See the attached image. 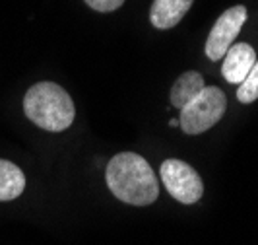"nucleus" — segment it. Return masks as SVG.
Masks as SVG:
<instances>
[{
  "label": "nucleus",
  "instance_id": "nucleus-3",
  "mask_svg": "<svg viewBox=\"0 0 258 245\" xmlns=\"http://www.w3.org/2000/svg\"><path fill=\"white\" fill-rule=\"evenodd\" d=\"M227 109L225 93L216 86H204V90L194 95L181 109L179 125L186 134H202L212 129Z\"/></svg>",
  "mask_w": 258,
  "mask_h": 245
},
{
  "label": "nucleus",
  "instance_id": "nucleus-2",
  "mask_svg": "<svg viewBox=\"0 0 258 245\" xmlns=\"http://www.w3.org/2000/svg\"><path fill=\"white\" fill-rule=\"evenodd\" d=\"M24 111L31 123L49 132L66 130L76 117L72 97L54 82L33 84L24 97Z\"/></svg>",
  "mask_w": 258,
  "mask_h": 245
},
{
  "label": "nucleus",
  "instance_id": "nucleus-8",
  "mask_svg": "<svg viewBox=\"0 0 258 245\" xmlns=\"http://www.w3.org/2000/svg\"><path fill=\"white\" fill-rule=\"evenodd\" d=\"M204 90V78L200 72L188 70L177 78V82L171 88V104L177 109H182L184 105Z\"/></svg>",
  "mask_w": 258,
  "mask_h": 245
},
{
  "label": "nucleus",
  "instance_id": "nucleus-5",
  "mask_svg": "<svg viewBox=\"0 0 258 245\" xmlns=\"http://www.w3.org/2000/svg\"><path fill=\"white\" fill-rule=\"evenodd\" d=\"M246 22V8L243 4H237L221 14L218 22L214 24L206 41V55L210 61H220L227 49L233 45L235 37L239 35L241 27Z\"/></svg>",
  "mask_w": 258,
  "mask_h": 245
},
{
  "label": "nucleus",
  "instance_id": "nucleus-9",
  "mask_svg": "<svg viewBox=\"0 0 258 245\" xmlns=\"http://www.w3.org/2000/svg\"><path fill=\"white\" fill-rule=\"evenodd\" d=\"M26 189V175L16 164L0 160V203L14 201Z\"/></svg>",
  "mask_w": 258,
  "mask_h": 245
},
{
  "label": "nucleus",
  "instance_id": "nucleus-4",
  "mask_svg": "<svg viewBox=\"0 0 258 245\" xmlns=\"http://www.w3.org/2000/svg\"><path fill=\"white\" fill-rule=\"evenodd\" d=\"M161 181L173 199L182 205H194L204 194V183L192 166L182 160H165L159 169Z\"/></svg>",
  "mask_w": 258,
  "mask_h": 245
},
{
  "label": "nucleus",
  "instance_id": "nucleus-10",
  "mask_svg": "<svg viewBox=\"0 0 258 245\" xmlns=\"http://www.w3.org/2000/svg\"><path fill=\"white\" fill-rule=\"evenodd\" d=\"M237 100L241 104H252L258 100V59L254 66L250 68V72L246 74V78L239 84L237 90Z\"/></svg>",
  "mask_w": 258,
  "mask_h": 245
},
{
  "label": "nucleus",
  "instance_id": "nucleus-12",
  "mask_svg": "<svg viewBox=\"0 0 258 245\" xmlns=\"http://www.w3.org/2000/svg\"><path fill=\"white\" fill-rule=\"evenodd\" d=\"M169 127H179V119H171L169 121Z\"/></svg>",
  "mask_w": 258,
  "mask_h": 245
},
{
  "label": "nucleus",
  "instance_id": "nucleus-1",
  "mask_svg": "<svg viewBox=\"0 0 258 245\" xmlns=\"http://www.w3.org/2000/svg\"><path fill=\"white\" fill-rule=\"evenodd\" d=\"M105 179L118 201L146 207L155 203L159 194V185L152 166L146 162V158L134 152H122L111 158L105 169Z\"/></svg>",
  "mask_w": 258,
  "mask_h": 245
},
{
  "label": "nucleus",
  "instance_id": "nucleus-11",
  "mask_svg": "<svg viewBox=\"0 0 258 245\" xmlns=\"http://www.w3.org/2000/svg\"><path fill=\"white\" fill-rule=\"evenodd\" d=\"M90 8L97 10V12H113L116 8L122 6L124 0H84Z\"/></svg>",
  "mask_w": 258,
  "mask_h": 245
},
{
  "label": "nucleus",
  "instance_id": "nucleus-7",
  "mask_svg": "<svg viewBox=\"0 0 258 245\" xmlns=\"http://www.w3.org/2000/svg\"><path fill=\"white\" fill-rule=\"evenodd\" d=\"M192 2L194 0H154L150 20L157 29H171L190 10Z\"/></svg>",
  "mask_w": 258,
  "mask_h": 245
},
{
  "label": "nucleus",
  "instance_id": "nucleus-6",
  "mask_svg": "<svg viewBox=\"0 0 258 245\" xmlns=\"http://www.w3.org/2000/svg\"><path fill=\"white\" fill-rule=\"evenodd\" d=\"M256 63V51L248 43H237L231 45L223 55L221 74L231 84H241L250 72V68Z\"/></svg>",
  "mask_w": 258,
  "mask_h": 245
}]
</instances>
